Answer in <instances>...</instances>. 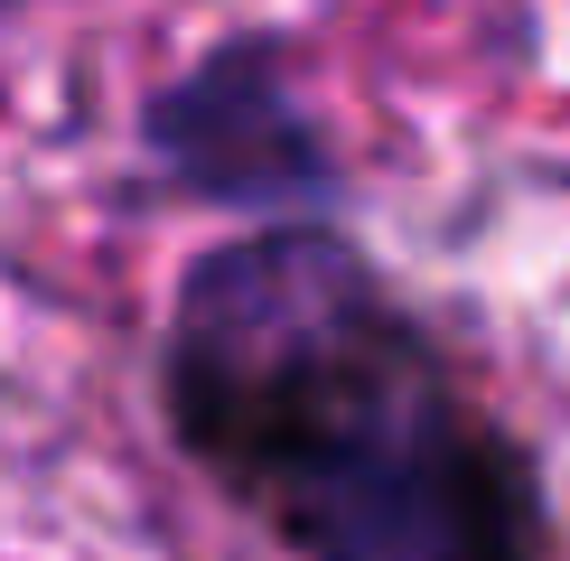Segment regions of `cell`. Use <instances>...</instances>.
<instances>
[{
	"label": "cell",
	"instance_id": "6da1fadb",
	"mask_svg": "<svg viewBox=\"0 0 570 561\" xmlns=\"http://www.w3.org/2000/svg\"><path fill=\"white\" fill-rule=\"evenodd\" d=\"M178 403L308 561H478L449 403L337 234H253L187 272Z\"/></svg>",
	"mask_w": 570,
	"mask_h": 561
},
{
	"label": "cell",
	"instance_id": "7a4b0ae2",
	"mask_svg": "<svg viewBox=\"0 0 570 561\" xmlns=\"http://www.w3.org/2000/svg\"><path fill=\"white\" fill-rule=\"evenodd\" d=\"M140 140H150V159H159L169 187H187V197H206V206H234V216L318 206L327 187H337L327 131L308 122L281 38L206 47L187 76H169L150 94Z\"/></svg>",
	"mask_w": 570,
	"mask_h": 561
},
{
	"label": "cell",
	"instance_id": "3957f363",
	"mask_svg": "<svg viewBox=\"0 0 570 561\" xmlns=\"http://www.w3.org/2000/svg\"><path fill=\"white\" fill-rule=\"evenodd\" d=\"M0 10H19V0H0Z\"/></svg>",
	"mask_w": 570,
	"mask_h": 561
}]
</instances>
